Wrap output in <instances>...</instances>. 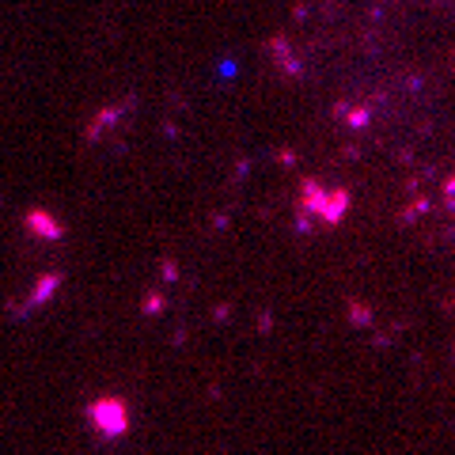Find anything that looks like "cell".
<instances>
[{
  "mask_svg": "<svg viewBox=\"0 0 455 455\" xmlns=\"http://www.w3.org/2000/svg\"><path fill=\"white\" fill-rule=\"evenodd\" d=\"M92 421H95V429H99V433L118 436V433H126L129 413H126V406H121L118 398H99V402L92 406Z\"/></svg>",
  "mask_w": 455,
  "mask_h": 455,
  "instance_id": "1",
  "label": "cell"
},
{
  "mask_svg": "<svg viewBox=\"0 0 455 455\" xmlns=\"http://www.w3.org/2000/svg\"><path fill=\"white\" fill-rule=\"evenodd\" d=\"M349 201H353V198H349V190H345V186H334V190H327V198H323V221H327V224H341V221H345V213H349Z\"/></svg>",
  "mask_w": 455,
  "mask_h": 455,
  "instance_id": "2",
  "label": "cell"
},
{
  "mask_svg": "<svg viewBox=\"0 0 455 455\" xmlns=\"http://www.w3.org/2000/svg\"><path fill=\"white\" fill-rule=\"evenodd\" d=\"M323 198H327V190H323L315 178H304V186H300V213L319 216L323 213Z\"/></svg>",
  "mask_w": 455,
  "mask_h": 455,
  "instance_id": "3",
  "label": "cell"
},
{
  "mask_svg": "<svg viewBox=\"0 0 455 455\" xmlns=\"http://www.w3.org/2000/svg\"><path fill=\"white\" fill-rule=\"evenodd\" d=\"M270 53L277 57V65H281L284 72H289V76H300V65H296V57H292V46L284 50V35H277V38L270 42Z\"/></svg>",
  "mask_w": 455,
  "mask_h": 455,
  "instance_id": "4",
  "label": "cell"
},
{
  "mask_svg": "<svg viewBox=\"0 0 455 455\" xmlns=\"http://www.w3.org/2000/svg\"><path fill=\"white\" fill-rule=\"evenodd\" d=\"M338 114V118H345V126H353V129H364V126H368V118H372V110H345V107H338L334 110Z\"/></svg>",
  "mask_w": 455,
  "mask_h": 455,
  "instance_id": "5",
  "label": "cell"
},
{
  "mask_svg": "<svg viewBox=\"0 0 455 455\" xmlns=\"http://www.w3.org/2000/svg\"><path fill=\"white\" fill-rule=\"evenodd\" d=\"M444 201H448V205L455 209V178H448V182H444Z\"/></svg>",
  "mask_w": 455,
  "mask_h": 455,
  "instance_id": "6",
  "label": "cell"
}]
</instances>
